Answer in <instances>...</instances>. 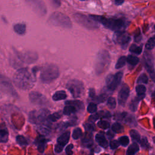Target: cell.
<instances>
[{
	"mask_svg": "<svg viewBox=\"0 0 155 155\" xmlns=\"http://www.w3.org/2000/svg\"><path fill=\"white\" fill-rule=\"evenodd\" d=\"M13 29L16 33H18V35H22L25 33L26 25L25 24L23 23L16 24L13 26Z\"/></svg>",
	"mask_w": 155,
	"mask_h": 155,
	"instance_id": "ffe728a7",
	"label": "cell"
},
{
	"mask_svg": "<svg viewBox=\"0 0 155 155\" xmlns=\"http://www.w3.org/2000/svg\"><path fill=\"white\" fill-rule=\"evenodd\" d=\"M48 113L49 111L45 108L33 110L28 115V120L32 124H41L47 120Z\"/></svg>",
	"mask_w": 155,
	"mask_h": 155,
	"instance_id": "ba28073f",
	"label": "cell"
},
{
	"mask_svg": "<svg viewBox=\"0 0 155 155\" xmlns=\"http://www.w3.org/2000/svg\"><path fill=\"white\" fill-rule=\"evenodd\" d=\"M87 111L90 113H95L97 111V105L94 103H90L87 107Z\"/></svg>",
	"mask_w": 155,
	"mask_h": 155,
	"instance_id": "60d3db41",
	"label": "cell"
},
{
	"mask_svg": "<svg viewBox=\"0 0 155 155\" xmlns=\"http://www.w3.org/2000/svg\"><path fill=\"white\" fill-rule=\"evenodd\" d=\"M139 145L136 143H133L128 148L126 153L128 155H133L136 154L139 151Z\"/></svg>",
	"mask_w": 155,
	"mask_h": 155,
	"instance_id": "603a6c76",
	"label": "cell"
},
{
	"mask_svg": "<svg viewBox=\"0 0 155 155\" xmlns=\"http://www.w3.org/2000/svg\"><path fill=\"white\" fill-rule=\"evenodd\" d=\"M61 117V114L59 112H56L50 115H48L47 119L50 122H56V120L59 119Z\"/></svg>",
	"mask_w": 155,
	"mask_h": 155,
	"instance_id": "4dcf8cb0",
	"label": "cell"
},
{
	"mask_svg": "<svg viewBox=\"0 0 155 155\" xmlns=\"http://www.w3.org/2000/svg\"><path fill=\"white\" fill-rule=\"evenodd\" d=\"M73 18L76 22L87 29L93 30L99 27L97 21H94L91 17L87 16L84 14L79 13H74L73 15Z\"/></svg>",
	"mask_w": 155,
	"mask_h": 155,
	"instance_id": "8992f818",
	"label": "cell"
},
{
	"mask_svg": "<svg viewBox=\"0 0 155 155\" xmlns=\"http://www.w3.org/2000/svg\"><path fill=\"white\" fill-rule=\"evenodd\" d=\"M150 76H151L152 80H153L154 82H155V72L154 71V72L150 73Z\"/></svg>",
	"mask_w": 155,
	"mask_h": 155,
	"instance_id": "816d5d0a",
	"label": "cell"
},
{
	"mask_svg": "<svg viewBox=\"0 0 155 155\" xmlns=\"http://www.w3.org/2000/svg\"><path fill=\"white\" fill-rule=\"evenodd\" d=\"M118 140L119 142V143L121 145L124 146V147L128 145V143H129V138L127 136H123L120 137L119 138Z\"/></svg>",
	"mask_w": 155,
	"mask_h": 155,
	"instance_id": "8d00e7d4",
	"label": "cell"
},
{
	"mask_svg": "<svg viewBox=\"0 0 155 155\" xmlns=\"http://www.w3.org/2000/svg\"><path fill=\"white\" fill-rule=\"evenodd\" d=\"M82 145L87 148L90 147L93 145V137L91 133H85L82 140Z\"/></svg>",
	"mask_w": 155,
	"mask_h": 155,
	"instance_id": "e0dca14e",
	"label": "cell"
},
{
	"mask_svg": "<svg viewBox=\"0 0 155 155\" xmlns=\"http://www.w3.org/2000/svg\"><path fill=\"white\" fill-rule=\"evenodd\" d=\"M66 88L74 98L81 97L84 92L83 82L78 79H71L67 83Z\"/></svg>",
	"mask_w": 155,
	"mask_h": 155,
	"instance_id": "52a82bcc",
	"label": "cell"
},
{
	"mask_svg": "<svg viewBox=\"0 0 155 155\" xmlns=\"http://www.w3.org/2000/svg\"><path fill=\"white\" fill-rule=\"evenodd\" d=\"M124 0H114L115 4H116L117 5L122 4L124 3Z\"/></svg>",
	"mask_w": 155,
	"mask_h": 155,
	"instance_id": "f907efd6",
	"label": "cell"
},
{
	"mask_svg": "<svg viewBox=\"0 0 155 155\" xmlns=\"http://www.w3.org/2000/svg\"><path fill=\"white\" fill-rule=\"evenodd\" d=\"M96 142L98 143V144L101 146L102 147L105 148L108 146V142L105 138V137L104 136L102 133H98L96 135L95 137Z\"/></svg>",
	"mask_w": 155,
	"mask_h": 155,
	"instance_id": "ac0fdd59",
	"label": "cell"
},
{
	"mask_svg": "<svg viewBox=\"0 0 155 155\" xmlns=\"http://www.w3.org/2000/svg\"><path fill=\"white\" fill-rule=\"evenodd\" d=\"M89 96L90 97L93 99L96 95H95V91L93 88H90V90H89Z\"/></svg>",
	"mask_w": 155,
	"mask_h": 155,
	"instance_id": "681fc988",
	"label": "cell"
},
{
	"mask_svg": "<svg viewBox=\"0 0 155 155\" xmlns=\"http://www.w3.org/2000/svg\"><path fill=\"white\" fill-rule=\"evenodd\" d=\"M136 91L137 93V97L140 101L144 98L145 96L146 88L143 85H138L136 87Z\"/></svg>",
	"mask_w": 155,
	"mask_h": 155,
	"instance_id": "d6986e66",
	"label": "cell"
},
{
	"mask_svg": "<svg viewBox=\"0 0 155 155\" xmlns=\"http://www.w3.org/2000/svg\"><path fill=\"white\" fill-rule=\"evenodd\" d=\"M122 76L123 73L121 71L117 72L114 75L111 74H108L106 78V84L107 88L111 91L115 90L120 84Z\"/></svg>",
	"mask_w": 155,
	"mask_h": 155,
	"instance_id": "9c48e42d",
	"label": "cell"
},
{
	"mask_svg": "<svg viewBox=\"0 0 155 155\" xmlns=\"http://www.w3.org/2000/svg\"><path fill=\"white\" fill-rule=\"evenodd\" d=\"M129 94H130L129 87L127 84H124L122 85L118 94L117 101L120 105L124 106L125 104L126 101L129 96Z\"/></svg>",
	"mask_w": 155,
	"mask_h": 155,
	"instance_id": "8fae6325",
	"label": "cell"
},
{
	"mask_svg": "<svg viewBox=\"0 0 155 155\" xmlns=\"http://www.w3.org/2000/svg\"><path fill=\"white\" fill-rule=\"evenodd\" d=\"M85 127L88 131H94L96 130L95 125L93 124H87L85 125Z\"/></svg>",
	"mask_w": 155,
	"mask_h": 155,
	"instance_id": "ee69618b",
	"label": "cell"
},
{
	"mask_svg": "<svg viewBox=\"0 0 155 155\" xmlns=\"http://www.w3.org/2000/svg\"><path fill=\"white\" fill-rule=\"evenodd\" d=\"M59 76L58 67L53 64H45L41 68L40 80L43 83H50Z\"/></svg>",
	"mask_w": 155,
	"mask_h": 155,
	"instance_id": "3957f363",
	"label": "cell"
},
{
	"mask_svg": "<svg viewBox=\"0 0 155 155\" xmlns=\"http://www.w3.org/2000/svg\"><path fill=\"white\" fill-rule=\"evenodd\" d=\"M8 139V131L6 128L0 130V141L1 142H6Z\"/></svg>",
	"mask_w": 155,
	"mask_h": 155,
	"instance_id": "d4e9b609",
	"label": "cell"
},
{
	"mask_svg": "<svg viewBox=\"0 0 155 155\" xmlns=\"http://www.w3.org/2000/svg\"><path fill=\"white\" fill-rule=\"evenodd\" d=\"M33 10L43 15L46 13V7L41 0H26Z\"/></svg>",
	"mask_w": 155,
	"mask_h": 155,
	"instance_id": "7c38bea8",
	"label": "cell"
},
{
	"mask_svg": "<svg viewBox=\"0 0 155 155\" xmlns=\"http://www.w3.org/2000/svg\"><path fill=\"white\" fill-rule=\"evenodd\" d=\"M154 47H155V36L150 38L148 40V41L145 45V48L148 50H151Z\"/></svg>",
	"mask_w": 155,
	"mask_h": 155,
	"instance_id": "1f68e13d",
	"label": "cell"
},
{
	"mask_svg": "<svg viewBox=\"0 0 155 155\" xmlns=\"http://www.w3.org/2000/svg\"><path fill=\"white\" fill-rule=\"evenodd\" d=\"M127 61L131 65H136L139 61V59L137 57L133 55H128L127 58Z\"/></svg>",
	"mask_w": 155,
	"mask_h": 155,
	"instance_id": "4316f807",
	"label": "cell"
},
{
	"mask_svg": "<svg viewBox=\"0 0 155 155\" xmlns=\"http://www.w3.org/2000/svg\"><path fill=\"white\" fill-rule=\"evenodd\" d=\"M64 147H63V146H62V145H61L58 143H56L54 146V151H55V153H61Z\"/></svg>",
	"mask_w": 155,
	"mask_h": 155,
	"instance_id": "bcb514c9",
	"label": "cell"
},
{
	"mask_svg": "<svg viewBox=\"0 0 155 155\" xmlns=\"http://www.w3.org/2000/svg\"><path fill=\"white\" fill-rule=\"evenodd\" d=\"M67 97V94L65 91L63 90H59L57 91L54 93V94L52 96L53 100L57 101H61L66 99Z\"/></svg>",
	"mask_w": 155,
	"mask_h": 155,
	"instance_id": "7402d4cb",
	"label": "cell"
},
{
	"mask_svg": "<svg viewBox=\"0 0 155 155\" xmlns=\"http://www.w3.org/2000/svg\"><path fill=\"white\" fill-rule=\"evenodd\" d=\"M82 135V130L80 128H76L73 130V134H72V137L74 139H79Z\"/></svg>",
	"mask_w": 155,
	"mask_h": 155,
	"instance_id": "e575fe53",
	"label": "cell"
},
{
	"mask_svg": "<svg viewBox=\"0 0 155 155\" xmlns=\"http://www.w3.org/2000/svg\"><path fill=\"white\" fill-rule=\"evenodd\" d=\"M70 132L67 131L62 133L57 139V143L64 147L68 143V142L70 139Z\"/></svg>",
	"mask_w": 155,
	"mask_h": 155,
	"instance_id": "2e32d148",
	"label": "cell"
},
{
	"mask_svg": "<svg viewBox=\"0 0 155 155\" xmlns=\"http://www.w3.org/2000/svg\"><path fill=\"white\" fill-rule=\"evenodd\" d=\"M140 145L142 146V148H147L148 147V140L147 139L146 137H143L140 140Z\"/></svg>",
	"mask_w": 155,
	"mask_h": 155,
	"instance_id": "7bdbcfd3",
	"label": "cell"
},
{
	"mask_svg": "<svg viewBox=\"0 0 155 155\" xmlns=\"http://www.w3.org/2000/svg\"><path fill=\"white\" fill-rule=\"evenodd\" d=\"M16 142L21 146H25L28 145V141L27 139L22 135L17 136L16 137Z\"/></svg>",
	"mask_w": 155,
	"mask_h": 155,
	"instance_id": "f1b7e54d",
	"label": "cell"
},
{
	"mask_svg": "<svg viewBox=\"0 0 155 155\" xmlns=\"http://www.w3.org/2000/svg\"><path fill=\"white\" fill-rule=\"evenodd\" d=\"M154 29H155V25H154Z\"/></svg>",
	"mask_w": 155,
	"mask_h": 155,
	"instance_id": "9f6ffc18",
	"label": "cell"
},
{
	"mask_svg": "<svg viewBox=\"0 0 155 155\" xmlns=\"http://www.w3.org/2000/svg\"><path fill=\"white\" fill-rule=\"evenodd\" d=\"M119 140H111L110 141V148L112 149V150H114L116 148H117L119 145Z\"/></svg>",
	"mask_w": 155,
	"mask_h": 155,
	"instance_id": "b9f144b4",
	"label": "cell"
},
{
	"mask_svg": "<svg viewBox=\"0 0 155 155\" xmlns=\"http://www.w3.org/2000/svg\"><path fill=\"white\" fill-rule=\"evenodd\" d=\"M154 97H155V93H154Z\"/></svg>",
	"mask_w": 155,
	"mask_h": 155,
	"instance_id": "11a10c76",
	"label": "cell"
},
{
	"mask_svg": "<svg viewBox=\"0 0 155 155\" xmlns=\"http://www.w3.org/2000/svg\"><path fill=\"white\" fill-rule=\"evenodd\" d=\"M74 125H76V122H75V120H70V121H68L67 122H65L63 125L62 127H64V128H67V127H70V126H73Z\"/></svg>",
	"mask_w": 155,
	"mask_h": 155,
	"instance_id": "7dc6e473",
	"label": "cell"
},
{
	"mask_svg": "<svg viewBox=\"0 0 155 155\" xmlns=\"http://www.w3.org/2000/svg\"><path fill=\"white\" fill-rule=\"evenodd\" d=\"M50 1L51 2L52 4L58 7H59L60 5H61V1L60 0H50Z\"/></svg>",
	"mask_w": 155,
	"mask_h": 155,
	"instance_id": "c3c4849f",
	"label": "cell"
},
{
	"mask_svg": "<svg viewBox=\"0 0 155 155\" xmlns=\"http://www.w3.org/2000/svg\"><path fill=\"white\" fill-rule=\"evenodd\" d=\"M30 102L38 105H45L48 103L47 98L41 93L37 91H31L29 94Z\"/></svg>",
	"mask_w": 155,
	"mask_h": 155,
	"instance_id": "30bf717a",
	"label": "cell"
},
{
	"mask_svg": "<svg viewBox=\"0 0 155 155\" xmlns=\"http://www.w3.org/2000/svg\"><path fill=\"white\" fill-rule=\"evenodd\" d=\"M107 135L108 136V137H109L110 139L111 137H114V134H113L112 132H111L110 130L107 133Z\"/></svg>",
	"mask_w": 155,
	"mask_h": 155,
	"instance_id": "f5cc1de1",
	"label": "cell"
},
{
	"mask_svg": "<svg viewBox=\"0 0 155 155\" xmlns=\"http://www.w3.org/2000/svg\"><path fill=\"white\" fill-rule=\"evenodd\" d=\"M89 16L115 32L124 31L127 26L126 22L121 18H106L102 16L94 15H90Z\"/></svg>",
	"mask_w": 155,
	"mask_h": 155,
	"instance_id": "7a4b0ae2",
	"label": "cell"
},
{
	"mask_svg": "<svg viewBox=\"0 0 155 155\" xmlns=\"http://www.w3.org/2000/svg\"><path fill=\"white\" fill-rule=\"evenodd\" d=\"M35 82V77L27 68L18 69L13 76L15 85L21 90H28L32 88Z\"/></svg>",
	"mask_w": 155,
	"mask_h": 155,
	"instance_id": "6da1fadb",
	"label": "cell"
},
{
	"mask_svg": "<svg viewBox=\"0 0 155 155\" xmlns=\"http://www.w3.org/2000/svg\"><path fill=\"white\" fill-rule=\"evenodd\" d=\"M148 77L147 76L143 73V74H142L137 79V82L138 84H140V83H144V84H147L148 82Z\"/></svg>",
	"mask_w": 155,
	"mask_h": 155,
	"instance_id": "ab89813d",
	"label": "cell"
},
{
	"mask_svg": "<svg viewBox=\"0 0 155 155\" xmlns=\"http://www.w3.org/2000/svg\"><path fill=\"white\" fill-rule=\"evenodd\" d=\"M65 105L67 104H72L74 105L75 107H77L78 110H83L84 105V104L82 101H78V100H75V101H67L65 102Z\"/></svg>",
	"mask_w": 155,
	"mask_h": 155,
	"instance_id": "cb8c5ba5",
	"label": "cell"
},
{
	"mask_svg": "<svg viewBox=\"0 0 155 155\" xmlns=\"http://www.w3.org/2000/svg\"><path fill=\"white\" fill-rule=\"evenodd\" d=\"M130 36L124 31L121 32H116L114 40L117 43L122 45H125L130 41Z\"/></svg>",
	"mask_w": 155,
	"mask_h": 155,
	"instance_id": "4fadbf2b",
	"label": "cell"
},
{
	"mask_svg": "<svg viewBox=\"0 0 155 155\" xmlns=\"http://www.w3.org/2000/svg\"><path fill=\"white\" fill-rule=\"evenodd\" d=\"M111 130L113 132L116 133H122L124 130V127L118 122H115L113 124L111 127Z\"/></svg>",
	"mask_w": 155,
	"mask_h": 155,
	"instance_id": "484cf974",
	"label": "cell"
},
{
	"mask_svg": "<svg viewBox=\"0 0 155 155\" xmlns=\"http://www.w3.org/2000/svg\"><path fill=\"white\" fill-rule=\"evenodd\" d=\"M97 126L102 128V129H107L108 128L110 127V123L107 121V120H101L97 122Z\"/></svg>",
	"mask_w": 155,
	"mask_h": 155,
	"instance_id": "74e56055",
	"label": "cell"
},
{
	"mask_svg": "<svg viewBox=\"0 0 155 155\" xmlns=\"http://www.w3.org/2000/svg\"><path fill=\"white\" fill-rule=\"evenodd\" d=\"M107 99V95L105 94H102L99 96H95L93 98V100L97 103H101V102H104Z\"/></svg>",
	"mask_w": 155,
	"mask_h": 155,
	"instance_id": "f35d334b",
	"label": "cell"
},
{
	"mask_svg": "<svg viewBox=\"0 0 155 155\" xmlns=\"http://www.w3.org/2000/svg\"><path fill=\"white\" fill-rule=\"evenodd\" d=\"M107 105L111 109H114L116 105V101L113 97H108L107 100Z\"/></svg>",
	"mask_w": 155,
	"mask_h": 155,
	"instance_id": "d590c367",
	"label": "cell"
},
{
	"mask_svg": "<svg viewBox=\"0 0 155 155\" xmlns=\"http://www.w3.org/2000/svg\"><path fill=\"white\" fill-rule=\"evenodd\" d=\"M78 109L76 107L72 104H67L64 108L63 113L65 115H70L77 111Z\"/></svg>",
	"mask_w": 155,
	"mask_h": 155,
	"instance_id": "44dd1931",
	"label": "cell"
},
{
	"mask_svg": "<svg viewBox=\"0 0 155 155\" xmlns=\"http://www.w3.org/2000/svg\"><path fill=\"white\" fill-rule=\"evenodd\" d=\"M48 22L54 26L61 27L66 28H70L72 24L68 16L61 12H55L53 13L48 19Z\"/></svg>",
	"mask_w": 155,
	"mask_h": 155,
	"instance_id": "5b68a950",
	"label": "cell"
},
{
	"mask_svg": "<svg viewBox=\"0 0 155 155\" xmlns=\"http://www.w3.org/2000/svg\"><path fill=\"white\" fill-rule=\"evenodd\" d=\"M130 50V52H131L133 53L139 54L141 53L142 49V47L137 46V45L133 44L130 47V50Z\"/></svg>",
	"mask_w": 155,
	"mask_h": 155,
	"instance_id": "f546056e",
	"label": "cell"
},
{
	"mask_svg": "<svg viewBox=\"0 0 155 155\" xmlns=\"http://www.w3.org/2000/svg\"><path fill=\"white\" fill-rule=\"evenodd\" d=\"M73 148V144H69L68 145H67V147L65 148L66 154H67L68 155L72 154H73V151H72Z\"/></svg>",
	"mask_w": 155,
	"mask_h": 155,
	"instance_id": "f6af8a7d",
	"label": "cell"
},
{
	"mask_svg": "<svg viewBox=\"0 0 155 155\" xmlns=\"http://www.w3.org/2000/svg\"><path fill=\"white\" fill-rule=\"evenodd\" d=\"M45 142H46V140H45L44 134L39 135L36 139L35 143L36 144L38 145V149L39 152L41 153L44 152L45 147Z\"/></svg>",
	"mask_w": 155,
	"mask_h": 155,
	"instance_id": "9a60e30c",
	"label": "cell"
},
{
	"mask_svg": "<svg viewBox=\"0 0 155 155\" xmlns=\"http://www.w3.org/2000/svg\"><path fill=\"white\" fill-rule=\"evenodd\" d=\"M110 62L111 58L108 51L105 50H100L97 54L94 63V70L96 74H100L106 71Z\"/></svg>",
	"mask_w": 155,
	"mask_h": 155,
	"instance_id": "277c9868",
	"label": "cell"
},
{
	"mask_svg": "<svg viewBox=\"0 0 155 155\" xmlns=\"http://www.w3.org/2000/svg\"><path fill=\"white\" fill-rule=\"evenodd\" d=\"M126 61H127V58L125 56H123L120 57L116 64V65H115L116 68H120L122 67H124L125 65Z\"/></svg>",
	"mask_w": 155,
	"mask_h": 155,
	"instance_id": "83f0119b",
	"label": "cell"
},
{
	"mask_svg": "<svg viewBox=\"0 0 155 155\" xmlns=\"http://www.w3.org/2000/svg\"><path fill=\"white\" fill-rule=\"evenodd\" d=\"M130 134L131 136V137L137 141V142H140V136L139 133L135 130H131L130 131Z\"/></svg>",
	"mask_w": 155,
	"mask_h": 155,
	"instance_id": "d6a6232c",
	"label": "cell"
},
{
	"mask_svg": "<svg viewBox=\"0 0 155 155\" xmlns=\"http://www.w3.org/2000/svg\"><path fill=\"white\" fill-rule=\"evenodd\" d=\"M81 1H87V0H81Z\"/></svg>",
	"mask_w": 155,
	"mask_h": 155,
	"instance_id": "6f0895ef",
	"label": "cell"
},
{
	"mask_svg": "<svg viewBox=\"0 0 155 155\" xmlns=\"http://www.w3.org/2000/svg\"><path fill=\"white\" fill-rule=\"evenodd\" d=\"M1 84L2 88H4L5 91L9 93L13 94V96H15V94H16L15 91L13 90L10 81H9L6 78L1 76Z\"/></svg>",
	"mask_w": 155,
	"mask_h": 155,
	"instance_id": "5bb4252c",
	"label": "cell"
},
{
	"mask_svg": "<svg viewBox=\"0 0 155 155\" xmlns=\"http://www.w3.org/2000/svg\"><path fill=\"white\" fill-rule=\"evenodd\" d=\"M153 142H154V144H155V136H154V137H153Z\"/></svg>",
	"mask_w": 155,
	"mask_h": 155,
	"instance_id": "db71d44e",
	"label": "cell"
},
{
	"mask_svg": "<svg viewBox=\"0 0 155 155\" xmlns=\"http://www.w3.org/2000/svg\"><path fill=\"white\" fill-rule=\"evenodd\" d=\"M139 100L137 99V97H135L134 99H133L131 101L129 107H130V109L132 111H135L136 110V109H137V104H138V103H139Z\"/></svg>",
	"mask_w": 155,
	"mask_h": 155,
	"instance_id": "836d02e7",
	"label": "cell"
}]
</instances>
